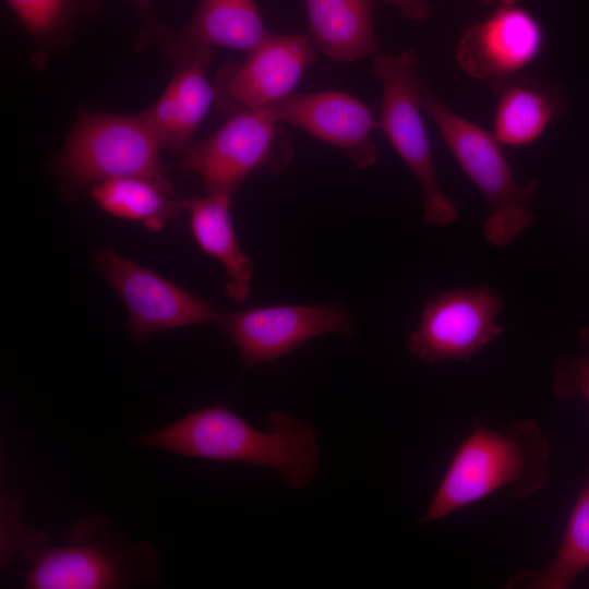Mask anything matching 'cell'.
Here are the masks:
<instances>
[{
    "label": "cell",
    "mask_w": 589,
    "mask_h": 589,
    "mask_svg": "<svg viewBox=\"0 0 589 589\" xmlns=\"http://www.w3.org/2000/svg\"><path fill=\"white\" fill-rule=\"evenodd\" d=\"M109 520L93 516L77 521L64 543L51 545L46 533L29 530L16 517V505L2 500L1 558L20 552L28 563L21 574L29 589H104L154 584L158 556L146 542L127 545L110 533Z\"/></svg>",
    "instance_id": "6da1fadb"
},
{
    "label": "cell",
    "mask_w": 589,
    "mask_h": 589,
    "mask_svg": "<svg viewBox=\"0 0 589 589\" xmlns=\"http://www.w3.org/2000/svg\"><path fill=\"white\" fill-rule=\"evenodd\" d=\"M130 440L180 456L272 468L296 491L308 486L318 468L314 428L283 411L271 412L261 430L224 405H214Z\"/></svg>",
    "instance_id": "7a4b0ae2"
},
{
    "label": "cell",
    "mask_w": 589,
    "mask_h": 589,
    "mask_svg": "<svg viewBox=\"0 0 589 589\" xmlns=\"http://www.w3.org/2000/svg\"><path fill=\"white\" fill-rule=\"evenodd\" d=\"M549 462V442L533 420L518 418L496 429L477 424L456 447L418 521H437L501 490L529 497L546 484Z\"/></svg>",
    "instance_id": "3957f363"
},
{
    "label": "cell",
    "mask_w": 589,
    "mask_h": 589,
    "mask_svg": "<svg viewBox=\"0 0 589 589\" xmlns=\"http://www.w3.org/2000/svg\"><path fill=\"white\" fill-rule=\"evenodd\" d=\"M419 94L422 109L452 156L486 201V241L497 248L507 247L533 223L530 203L539 181L518 184L492 132L453 111L423 81Z\"/></svg>",
    "instance_id": "277c9868"
},
{
    "label": "cell",
    "mask_w": 589,
    "mask_h": 589,
    "mask_svg": "<svg viewBox=\"0 0 589 589\" xmlns=\"http://www.w3.org/2000/svg\"><path fill=\"white\" fill-rule=\"evenodd\" d=\"M418 62V55L411 48L398 53L377 51L371 57L373 74L382 88L378 129L419 182L425 220L431 226L445 227L459 213L438 182L421 115Z\"/></svg>",
    "instance_id": "5b68a950"
},
{
    "label": "cell",
    "mask_w": 589,
    "mask_h": 589,
    "mask_svg": "<svg viewBox=\"0 0 589 589\" xmlns=\"http://www.w3.org/2000/svg\"><path fill=\"white\" fill-rule=\"evenodd\" d=\"M281 127L264 108L235 111L215 133L184 151L180 168L197 175L206 194L232 197L249 176L281 173L290 165L293 145Z\"/></svg>",
    "instance_id": "8992f818"
},
{
    "label": "cell",
    "mask_w": 589,
    "mask_h": 589,
    "mask_svg": "<svg viewBox=\"0 0 589 589\" xmlns=\"http://www.w3.org/2000/svg\"><path fill=\"white\" fill-rule=\"evenodd\" d=\"M160 149L140 116L85 111L67 139L58 166L76 187L125 176L166 177Z\"/></svg>",
    "instance_id": "52a82bcc"
},
{
    "label": "cell",
    "mask_w": 589,
    "mask_h": 589,
    "mask_svg": "<svg viewBox=\"0 0 589 589\" xmlns=\"http://www.w3.org/2000/svg\"><path fill=\"white\" fill-rule=\"evenodd\" d=\"M504 306V298L489 286L438 291L423 305L406 347L429 364L468 362L504 333L497 322Z\"/></svg>",
    "instance_id": "ba28073f"
},
{
    "label": "cell",
    "mask_w": 589,
    "mask_h": 589,
    "mask_svg": "<svg viewBox=\"0 0 589 589\" xmlns=\"http://www.w3.org/2000/svg\"><path fill=\"white\" fill-rule=\"evenodd\" d=\"M217 326L237 347L243 365L273 361L328 333L349 337L354 316L337 303L276 304L219 314Z\"/></svg>",
    "instance_id": "9c48e42d"
},
{
    "label": "cell",
    "mask_w": 589,
    "mask_h": 589,
    "mask_svg": "<svg viewBox=\"0 0 589 589\" xmlns=\"http://www.w3.org/2000/svg\"><path fill=\"white\" fill-rule=\"evenodd\" d=\"M93 264L124 304L127 330L137 340L178 327L216 323L219 317L206 300L112 250L96 251Z\"/></svg>",
    "instance_id": "30bf717a"
},
{
    "label": "cell",
    "mask_w": 589,
    "mask_h": 589,
    "mask_svg": "<svg viewBox=\"0 0 589 589\" xmlns=\"http://www.w3.org/2000/svg\"><path fill=\"white\" fill-rule=\"evenodd\" d=\"M545 41L541 22L517 0L504 2L460 35L455 59L469 76L493 91L524 73L541 55Z\"/></svg>",
    "instance_id": "8fae6325"
},
{
    "label": "cell",
    "mask_w": 589,
    "mask_h": 589,
    "mask_svg": "<svg viewBox=\"0 0 589 589\" xmlns=\"http://www.w3.org/2000/svg\"><path fill=\"white\" fill-rule=\"evenodd\" d=\"M315 53L308 35L269 34L243 62L219 71L214 84L218 108L230 115L281 101L296 93Z\"/></svg>",
    "instance_id": "7c38bea8"
},
{
    "label": "cell",
    "mask_w": 589,
    "mask_h": 589,
    "mask_svg": "<svg viewBox=\"0 0 589 589\" xmlns=\"http://www.w3.org/2000/svg\"><path fill=\"white\" fill-rule=\"evenodd\" d=\"M264 110L277 123L299 128L338 148L359 169L371 168L378 159L372 137L378 129L377 117L347 93H294Z\"/></svg>",
    "instance_id": "4fadbf2b"
},
{
    "label": "cell",
    "mask_w": 589,
    "mask_h": 589,
    "mask_svg": "<svg viewBox=\"0 0 589 589\" xmlns=\"http://www.w3.org/2000/svg\"><path fill=\"white\" fill-rule=\"evenodd\" d=\"M213 49H200L178 58L176 71L161 96L139 116L159 146L179 157L193 143V136L216 99L207 77Z\"/></svg>",
    "instance_id": "5bb4252c"
},
{
    "label": "cell",
    "mask_w": 589,
    "mask_h": 589,
    "mask_svg": "<svg viewBox=\"0 0 589 589\" xmlns=\"http://www.w3.org/2000/svg\"><path fill=\"white\" fill-rule=\"evenodd\" d=\"M494 92L498 101L492 134L502 146L531 145L568 111L562 86L524 73L507 80Z\"/></svg>",
    "instance_id": "9a60e30c"
},
{
    "label": "cell",
    "mask_w": 589,
    "mask_h": 589,
    "mask_svg": "<svg viewBox=\"0 0 589 589\" xmlns=\"http://www.w3.org/2000/svg\"><path fill=\"white\" fill-rule=\"evenodd\" d=\"M269 34L255 0H200L188 24L163 41L178 59L214 47L249 52Z\"/></svg>",
    "instance_id": "2e32d148"
},
{
    "label": "cell",
    "mask_w": 589,
    "mask_h": 589,
    "mask_svg": "<svg viewBox=\"0 0 589 589\" xmlns=\"http://www.w3.org/2000/svg\"><path fill=\"white\" fill-rule=\"evenodd\" d=\"M309 38L315 50L338 63H352L377 52L376 0H304Z\"/></svg>",
    "instance_id": "e0dca14e"
},
{
    "label": "cell",
    "mask_w": 589,
    "mask_h": 589,
    "mask_svg": "<svg viewBox=\"0 0 589 589\" xmlns=\"http://www.w3.org/2000/svg\"><path fill=\"white\" fill-rule=\"evenodd\" d=\"M232 197L206 194L203 197L182 200L189 212L192 237L200 249L217 260L224 267L227 281L226 296L245 301L251 293L253 261L239 245L230 205Z\"/></svg>",
    "instance_id": "ac0fdd59"
},
{
    "label": "cell",
    "mask_w": 589,
    "mask_h": 589,
    "mask_svg": "<svg viewBox=\"0 0 589 589\" xmlns=\"http://www.w3.org/2000/svg\"><path fill=\"white\" fill-rule=\"evenodd\" d=\"M92 199L107 214L163 230L183 211L167 177L125 176L91 187Z\"/></svg>",
    "instance_id": "d6986e66"
},
{
    "label": "cell",
    "mask_w": 589,
    "mask_h": 589,
    "mask_svg": "<svg viewBox=\"0 0 589 589\" xmlns=\"http://www.w3.org/2000/svg\"><path fill=\"white\" fill-rule=\"evenodd\" d=\"M589 568V467L550 563L512 576L507 589H568Z\"/></svg>",
    "instance_id": "ffe728a7"
},
{
    "label": "cell",
    "mask_w": 589,
    "mask_h": 589,
    "mask_svg": "<svg viewBox=\"0 0 589 589\" xmlns=\"http://www.w3.org/2000/svg\"><path fill=\"white\" fill-rule=\"evenodd\" d=\"M39 45H50L73 24L85 0H5Z\"/></svg>",
    "instance_id": "44dd1931"
},
{
    "label": "cell",
    "mask_w": 589,
    "mask_h": 589,
    "mask_svg": "<svg viewBox=\"0 0 589 589\" xmlns=\"http://www.w3.org/2000/svg\"><path fill=\"white\" fill-rule=\"evenodd\" d=\"M552 389L561 400L580 398L589 405V327L581 329L575 350L557 360Z\"/></svg>",
    "instance_id": "7402d4cb"
},
{
    "label": "cell",
    "mask_w": 589,
    "mask_h": 589,
    "mask_svg": "<svg viewBox=\"0 0 589 589\" xmlns=\"http://www.w3.org/2000/svg\"><path fill=\"white\" fill-rule=\"evenodd\" d=\"M140 13L143 24V43L147 41L151 37L160 39L161 41L167 36L168 32L158 23L152 11L151 0H130Z\"/></svg>",
    "instance_id": "603a6c76"
},
{
    "label": "cell",
    "mask_w": 589,
    "mask_h": 589,
    "mask_svg": "<svg viewBox=\"0 0 589 589\" xmlns=\"http://www.w3.org/2000/svg\"><path fill=\"white\" fill-rule=\"evenodd\" d=\"M385 2L409 21H423L431 13V8L425 0H385Z\"/></svg>",
    "instance_id": "cb8c5ba5"
},
{
    "label": "cell",
    "mask_w": 589,
    "mask_h": 589,
    "mask_svg": "<svg viewBox=\"0 0 589 589\" xmlns=\"http://www.w3.org/2000/svg\"><path fill=\"white\" fill-rule=\"evenodd\" d=\"M509 1H515V0H481L483 4L490 5V7H496L504 2H509Z\"/></svg>",
    "instance_id": "d4e9b609"
}]
</instances>
